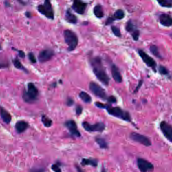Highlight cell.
<instances>
[{
    "label": "cell",
    "instance_id": "6da1fadb",
    "mask_svg": "<svg viewBox=\"0 0 172 172\" xmlns=\"http://www.w3.org/2000/svg\"><path fill=\"white\" fill-rule=\"evenodd\" d=\"M91 65L93 73L97 78L106 86L109 85L110 78L102 65L101 59L99 57H94L91 59Z\"/></svg>",
    "mask_w": 172,
    "mask_h": 172
},
{
    "label": "cell",
    "instance_id": "7a4b0ae2",
    "mask_svg": "<svg viewBox=\"0 0 172 172\" xmlns=\"http://www.w3.org/2000/svg\"><path fill=\"white\" fill-rule=\"evenodd\" d=\"M38 94L36 87L32 83H29L28 84V90L23 93V100L28 103H33L37 100Z\"/></svg>",
    "mask_w": 172,
    "mask_h": 172
},
{
    "label": "cell",
    "instance_id": "3957f363",
    "mask_svg": "<svg viewBox=\"0 0 172 172\" xmlns=\"http://www.w3.org/2000/svg\"><path fill=\"white\" fill-rule=\"evenodd\" d=\"M107 110L108 113L113 116L127 122H130L131 121V118L129 113L121 109L120 107H111V106H109Z\"/></svg>",
    "mask_w": 172,
    "mask_h": 172
},
{
    "label": "cell",
    "instance_id": "277c9868",
    "mask_svg": "<svg viewBox=\"0 0 172 172\" xmlns=\"http://www.w3.org/2000/svg\"><path fill=\"white\" fill-rule=\"evenodd\" d=\"M64 37L65 43L68 46V51H74L78 44V38L76 35L72 31L66 30L64 31Z\"/></svg>",
    "mask_w": 172,
    "mask_h": 172
},
{
    "label": "cell",
    "instance_id": "5b68a950",
    "mask_svg": "<svg viewBox=\"0 0 172 172\" xmlns=\"http://www.w3.org/2000/svg\"><path fill=\"white\" fill-rule=\"evenodd\" d=\"M38 10L40 13L50 19H54V14L52 8L50 0H45L44 5H41L38 7Z\"/></svg>",
    "mask_w": 172,
    "mask_h": 172
},
{
    "label": "cell",
    "instance_id": "8992f818",
    "mask_svg": "<svg viewBox=\"0 0 172 172\" xmlns=\"http://www.w3.org/2000/svg\"><path fill=\"white\" fill-rule=\"evenodd\" d=\"M90 91L98 97L103 100H107V96L106 92L103 88H102L99 85L94 82H91L89 84Z\"/></svg>",
    "mask_w": 172,
    "mask_h": 172
},
{
    "label": "cell",
    "instance_id": "52a82bcc",
    "mask_svg": "<svg viewBox=\"0 0 172 172\" xmlns=\"http://www.w3.org/2000/svg\"><path fill=\"white\" fill-rule=\"evenodd\" d=\"M138 53L139 54L140 57L142 58V60L147 65V67H151L153 69V71L155 72H156L157 65L155 60L142 50H138Z\"/></svg>",
    "mask_w": 172,
    "mask_h": 172
},
{
    "label": "cell",
    "instance_id": "ba28073f",
    "mask_svg": "<svg viewBox=\"0 0 172 172\" xmlns=\"http://www.w3.org/2000/svg\"><path fill=\"white\" fill-rule=\"evenodd\" d=\"M82 125L85 130L88 132H102L105 128V124L103 122L91 124L88 122L85 121L83 123Z\"/></svg>",
    "mask_w": 172,
    "mask_h": 172
},
{
    "label": "cell",
    "instance_id": "9c48e42d",
    "mask_svg": "<svg viewBox=\"0 0 172 172\" xmlns=\"http://www.w3.org/2000/svg\"><path fill=\"white\" fill-rule=\"evenodd\" d=\"M130 138L134 142L140 143L146 147L151 145V142L149 138L137 132H131L130 134Z\"/></svg>",
    "mask_w": 172,
    "mask_h": 172
},
{
    "label": "cell",
    "instance_id": "30bf717a",
    "mask_svg": "<svg viewBox=\"0 0 172 172\" xmlns=\"http://www.w3.org/2000/svg\"><path fill=\"white\" fill-rule=\"evenodd\" d=\"M137 164L141 172H151L154 169V166L151 162L142 158H138Z\"/></svg>",
    "mask_w": 172,
    "mask_h": 172
},
{
    "label": "cell",
    "instance_id": "8fae6325",
    "mask_svg": "<svg viewBox=\"0 0 172 172\" xmlns=\"http://www.w3.org/2000/svg\"><path fill=\"white\" fill-rule=\"evenodd\" d=\"M160 129L164 136L172 143V126L165 121H162L160 125Z\"/></svg>",
    "mask_w": 172,
    "mask_h": 172
},
{
    "label": "cell",
    "instance_id": "7c38bea8",
    "mask_svg": "<svg viewBox=\"0 0 172 172\" xmlns=\"http://www.w3.org/2000/svg\"><path fill=\"white\" fill-rule=\"evenodd\" d=\"M54 54V51L50 49L43 50L38 55V59L40 63H45L52 59Z\"/></svg>",
    "mask_w": 172,
    "mask_h": 172
},
{
    "label": "cell",
    "instance_id": "4fadbf2b",
    "mask_svg": "<svg viewBox=\"0 0 172 172\" xmlns=\"http://www.w3.org/2000/svg\"><path fill=\"white\" fill-rule=\"evenodd\" d=\"M65 126L71 133L72 136L76 137H80V133L78 129L76 123L75 121L69 120L65 122Z\"/></svg>",
    "mask_w": 172,
    "mask_h": 172
},
{
    "label": "cell",
    "instance_id": "5bb4252c",
    "mask_svg": "<svg viewBox=\"0 0 172 172\" xmlns=\"http://www.w3.org/2000/svg\"><path fill=\"white\" fill-rule=\"evenodd\" d=\"M87 4L81 0H74L73 4V9L77 13L83 14L86 11Z\"/></svg>",
    "mask_w": 172,
    "mask_h": 172
},
{
    "label": "cell",
    "instance_id": "9a60e30c",
    "mask_svg": "<svg viewBox=\"0 0 172 172\" xmlns=\"http://www.w3.org/2000/svg\"><path fill=\"white\" fill-rule=\"evenodd\" d=\"M159 20L161 24L165 27H170L172 26V18L168 14H162L159 17Z\"/></svg>",
    "mask_w": 172,
    "mask_h": 172
},
{
    "label": "cell",
    "instance_id": "2e32d148",
    "mask_svg": "<svg viewBox=\"0 0 172 172\" xmlns=\"http://www.w3.org/2000/svg\"><path fill=\"white\" fill-rule=\"evenodd\" d=\"M111 74L114 80L116 83H120L122 81V78L120 72L116 65H113L111 67Z\"/></svg>",
    "mask_w": 172,
    "mask_h": 172
},
{
    "label": "cell",
    "instance_id": "e0dca14e",
    "mask_svg": "<svg viewBox=\"0 0 172 172\" xmlns=\"http://www.w3.org/2000/svg\"><path fill=\"white\" fill-rule=\"evenodd\" d=\"M0 115L4 122L9 124L12 120L11 115L3 107L0 106Z\"/></svg>",
    "mask_w": 172,
    "mask_h": 172
},
{
    "label": "cell",
    "instance_id": "ac0fdd59",
    "mask_svg": "<svg viewBox=\"0 0 172 172\" xmlns=\"http://www.w3.org/2000/svg\"><path fill=\"white\" fill-rule=\"evenodd\" d=\"M28 127V124L25 121H19L16 123L15 125L16 129L19 133H21L25 131Z\"/></svg>",
    "mask_w": 172,
    "mask_h": 172
},
{
    "label": "cell",
    "instance_id": "d6986e66",
    "mask_svg": "<svg viewBox=\"0 0 172 172\" xmlns=\"http://www.w3.org/2000/svg\"><path fill=\"white\" fill-rule=\"evenodd\" d=\"M83 166H97L98 164V161L95 159H83L81 162Z\"/></svg>",
    "mask_w": 172,
    "mask_h": 172
},
{
    "label": "cell",
    "instance_id": "ffe728a7",
    "mask_svg": "<svg viewBox=\"0 0 172 172\" xmlns=\"http://www.w3.org/2000/svg\"><path fill=\"white\" fill-rule=\"evenodd\" d=\"M95 141L99 145L100 147L103 149H107L108 147V144L106 140L103 138H100V137H97L95 138Z\"/></svg>",
    "mask_w": 172,
    "mask_h": 172
},
{
    "label": "cell",
    "instance_id": "44dd1931",
    "mask_svg": "<svg viewBox=\"0 0 172 172\" xmlns=\"http://www.w3.org/2000/svg\"><path fill=\"white\" fill-rule=\"evenodd\" d=\"M65 19L69 23L76 24L77 22L76 16L72 13L71 12L67 11L65 14Z\"/></svg>",
    "mask_w": 172,
    "mask_h": 172
},
{
    "label": "cell",
    "instance_id": "7402d4cb",
    "mask_svg": "<svg viewBox=\"0 0 172 172\" xmlns=\"http://www.w3.org/2000/svg\"><path fill=\"white\" fill-rule=\"evenodd\" d=\"M94 13L97 17L99 18L103 17L104 16V12L102 6L99 5L96 6L94 9Z\"/></svg>",
    "mask_w": 172,
    "mask_h": 172
},
{
    "label": "cell",
    "instance_id": "603a6c76",
    "mask_svg": "<svg viewBox=\"0 0 172 172\" xmlns=\"http://www.w3.org/2000/svg\"><path fill=\"white\" fill-rule=\"evenodd\" d=\"M79 97L85 103H90L92 101L91 97L87 93L84 92V91L80 92V93L79 94Z\"/></svg>",
    "mask_w": 172,
    "mask_h": 172
},
{
    "label": "cell",
    "instance_id": "cb8c5ba5",
    "mask_svg": "<svg viewBox=\"0 0 172 172\" xmlns=\"http://www.w3.org/2000/svg\"><path fill=\"white\" fill-rule=\"evenodd\" d=\"M149 50H150V52L151 54H153V55L155 56V57H158L160 59L162 58V56H161V54L159 52V48L157 46H155V45H152L150 46Z\"/></svg>",
    "mask_w": 172,
    "mask_h": 172
},
{
    "label": "cell",
    "instance_id": "d4e9b609",
    "mask_svg": "<svg viewBox=\"0 0 172 172\" xmlns=\"http://www.w3.org/2000/svg\"><path fill=\"white\" fill-rule=\"evenodd\" d=\"M157 1L163 7L171 8L172 7V0H157Z\"/></svg>",
    "mask_w": 172,
    "mask_h": 172
},
{
    "label": "cell",
    "instance_id": "484cf974",
    "mask_svg": "<svg viewBox=\"0 0 172 172\" xmlns=\"http://www.w3.org/2000/svg\"><path fill=\"white\" fill-rule=\"evenodd\" d=\"M41 120H42V123H43L44 126L45 127H49L52 126V120L45 115L42 116Z\"/></svg>",
    "mask_w": 172,
    "mask_h": 172
},
{
    "label": "cell",
    "instance_id": "4316f807",
    "mask_svg": "<svg viewBox=\"0 0 172 172\" xmlns=\"http://www.w3.org/2000/svg\"><path fill=\"white\" fill-rule=\"evenodd\" d=\"M114 16L116 19L121 20L124 18V12L122 10H118L115 13Z\"/></svg>",
    "mask_w": 172,
    "mask_h": 172
},
{
    "label": "cell",
    "instance_id": "83f0119b",
    "mask_svg": "<svg viewBox=\"0 0 172 172\" xmlns=\"http://www.w3.org/2000/svg\"><path fill=\"white\" fill-rule=\"evenodd\" d=\"M13 64L16 68L19 69H22L23 71H25V68L23 67L22 63H20L18 59H15L13 60Z\"/></svg>",
    "mask_w": 172,
    "mask_h": 172
},
{
    "label": "cell",
    "instance_id": "f1b7e54d",
    "mask_svg": "<svg viewBox=\"0 0 172 172\" xmlns=\"http://www.w3.org/2000/svg\"><path fill=\"white\" fill-rule=\"evenodd\" d=\"M158 71L160 74L162 75H168L169 71L166 69V67H164L162 65H160L158 67Z\"/></svg>",
    "mask_w": 172,
    "mask_h": 172
},
{
    "label": "cell",
    "instance_id": "f546056e",
    "mask_svg": "<svg viewBox=\"0 0 172 172\" xmlns=\"http://www.w3.org/2000/svg\"><path fill=\"white\" fill-rule=\"evenodd\" d=\"M126 30L128 32H133L134 30V27L133 24L132 23V22L131 21H129L128 23H127V25L126 26Z\"/></svg>",
    "mask_w": 172,
    "mask_h": 172
},
{
    "label": "cell",
    "instance_id": "4dcf8cb0",
    "mask_svg": "<svg viewBox=\"0 0 172 172\" xmlns=\"http://www.w3.org/2000/svg\"><path fill=\"white\" fill-rule=\"evenodd\" d=\"M111 30L112 31L114 34L117 37L121 36V33L120 30L118 28L116 27V26H112L111 27Z\"/></svg>",
    "mask_w": 172,
    "mask_h": 172
},
{
    "label": "cell",
    "instance_id": "1f68e13d",
    "mask_svg": "<svg viewBox=\"0 0 172 172\" xmlns=\"http://www.w3.org/2000/svg\"><path fill=\"white\" fill-rule=\"evenodd\" d=\"M132 36L133 39L135 41H137L140 36V31L138 30H135L132 33Z\"/></svg>",
    "mask_w": 172,
    "mask_h": 172
},
{
    "label": "cell",
    "instance_id": "d6a6232c",
    "mask_svg": "<svg viewBox=\"0 0 172 172\" xmlns=\"http://www.w3.org/2000/svg\"><path fill=\"white\" fill-rule=\"evenodd\" d=\"M95 105L97 107H98V108H103V109L104 108H105V109H107L109 106V105H106V104L102 103H100V102H96L95 104Z\"/></svg>",
    "mask_w": 172,
    "mask_h": 172
},
{
    "label": "cell",
    "instance_id": "836d02e7",
    "mask_svg": "<svg viewBox=\"0 0 172 172\" xmlns=\"http://www.w3.org/2000/svg\"><path fill=\"white\" fill-rule=\"evenodd\" d=\"M28 57L29 59L32 63H36V59L33 53H29L28 54Z\"/></svg>",
    "mask_w": 172,
    "mask_h": 172
},
{
    "label": "cell",
    "instance_id": "e575fe53",
    "mask_svg": "<svg viewBox=\"0 0 172 172\" xmlns=\"http://www.w3.org/2000/svg\"><path fill=\"white\" fill-rule=\"evenodd\" d=\"M52 169L54 172H61V170L59 168V166L57 164H54L52 165Z\"/></svg>",
    "mask_w": 172,
    "mask_h": 172
},
{
    "label": "cell",
    "instance_id": "d590c367",
    "mask_svg": "<svg viewBox=\"0 0 172 172\" xmlns=\"http://www.w3.org/2000/svg\"><path fill=\"white\" fill-rule=\"evenodd\" d=\"M107 100L108 102L110 103H116L117 101L116 98L114 96H111L109 97H108Z\"/></svg>",
    "mask_w": 172,
    "mask_h": 172
},
{
    "label": "cell",
    "instance_id": "8d00e7d4",
    "mask_svg": "<svg viewBox=\"0 0 172 172\" xmlns=\"http://www.w3.org/2000/svg\"><path fill=\"white\" fill-rule=\"evenodd\" d=\"M76 114L78 115H80L83 111V108L80 105H78L76 108Z\"/></svg>",
    "mask_w": 172,
    "mask_h": 172
},
{
    "label": "cell",
    "instance_id": "74e56055",
    "mask_svg": "<svg viewBox=\"0 0 172 172\" xmlns=\"http://www.w3.org/2000/svg\"><path fill=\"white\" fill-rule=\"evenodd\" d=\"M142 83H143V80H140V82H139V83H138V86H136V89H135V90H134V93H136V92H138V90L140 89V88L141 87V86H142Z\"/></svg>",
    "mask_w": 172,
    "mask_h": 172
},
{
    "label": "cell",
    "instance_id": "f35d334b",
    "mask_svg": "<svg viewBox=\"0 0 172 172\" xmlns=\"http://www.w3.org/2000/svg\"><path fill=\"white\" fill-rule=\"evenodd\" d=\"M114 20V19H113V18L110 17L107 19V21L106 22V25H109L111 23L113 22V21Z\"/></svg>",
    "mask_w": 172,
    "mask_h": 172
},
{
    "label": "cell",
    "instance_id": "ab89813d",
    "mask_svg": "<svg viewBox=\"0 0 172 172\" xmlns=\"http://www.w3.org/2000/svg\"><path fill=\"white\" fill-rule=\"evenodd\" d=\"M67 105L68 106H72L74 104V101L71 98H69L67 102Z\"/></svg>",
    "mask_w": 172,
    "mask_h": 172
},
{
    "label": "cell",
    "instance_id": "60d3db41",
    "mask_svg": "<svg viewBox=\"0 0 172 172\" xmlns=\"http://www.w3.org/2000/svg\"><path fill=\"white\" fill-rule=\"evenodd\" d=\"M45 172V170L44 169H34L33 170L32 172Z\"/></svg>",
    "mask_w": 172,
    "mask_h": 172
},
{
    "label": "cell",
    "instance_id": "b9f144b4",
    "mask_svg": "<svg viewBox=\"0 0 172 172\" xmlns=\"http://www.w3.org/2000/svg\"><path fill=\"white\" fill-rule=\"evenodd\" d=\"M19 55L20 57H21V58H24L25 56V53L21 50L19 51Z\"/></svg>",
    "mask_w": 172,
    "mask_h": 172
},
{
    "label": "cell",
    "instance_id": "7bdbcfd3",
    "mask_svg": "<svg viewBox=\"0 0 172 172\" xmlns=\"http://www.w3.org/2000/svg\"><path fill=\"white\" fill-rule=\"evenodd\" d=\"M8 67V65L7 64L2 63L1 62H0V69L5 68V67Z\"/></svg>",
    "mask_w": 172,
    "mask_h": 172
},
{
    "label": "cell",
    "instance_id": "ee69618b",
    "mask_svg": "<svg viewBox=\"0 0 172 172\" xmlns=\"http://www.w3.org/2000/svg\"><path fill=\"white\" fill-rule=\"evenodd\" d=\"M101 172H107L105 170V169L103 168V169H102Z\"/></svg>",
    "mask_w": 172,
    "mask_h": 172
},
{
    "label": "cell",
    "instance_id": "f6af8a7d",
    "mask_svg": "<svg viewBox=\"0 0 172 172\" xmlns=\"http://www.w3.org/2000/svg\"></svg>",
    "mask_w": 172,
    "mask_h": 172
}]
</instances>
